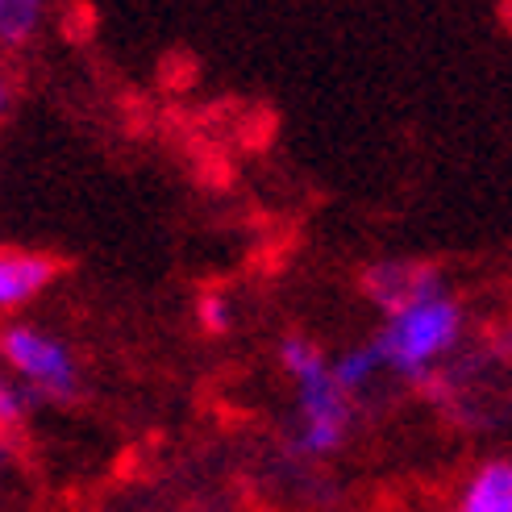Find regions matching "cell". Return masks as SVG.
<instances>
[{
    "instance_id": "obj_1",
    "label": "cell",
    "mask_w": 512,
    "mask_h": 512,
    "mask_svg": "<svg viewBox=\"0 0 512 512\" xmlns=\"http://www.w3.org/2000/svg\"><path fill=\"white\" fill-rule=\"evenodd\" d=\"M279 367L296 383V408H300L296 450L309 458L334 454L346 442V425H350V396L334 379V363L309 338H284L279 342Z\"/></svg>"
},
{
    "instance_id": "obj_2",
    "label": "cell",
    "mask_w": 512,
    "mask_h": 512,
    "mask_svg": "<svg viewBox=\"0 0 512 512\" xmlns=\"http://www.w3.org/2000/svg\"><path fill=\"white\" fill-rule=\"evenodd\" d=\"M458 334H463V309L450 300L446 288H438L388 313L375 346L383 354V363H388V371L404 379H421L433 371V363H442L458 346Z\"/></svg>"
},
{
    "instance_id": "obj_3",
    "label": "cell",
    "mask_w": 512,
    "mask_h": 512,
    "mask_svg": "<svg viewBox=\"0 0 512 512\" xmlns=\"http://www.w3.org/2000/svg\"><path fill=\"white\" fill-rule=\"evenodd\" d=\"M0 354L13 367V375L34 388L42 400H75L80 392V367H75L71 350L34 325H5L0 334Z\"/></svg>"
},
{
    "instance_id": "obj_4",
    "label": "cell",
    "mask_w": 512,
    "mask_h": 512,
    "mask_svg": "<svg viewBox=\"0 0 512 512\" xmlns=\"http://www.w3.org/2000/svg\"><path fill=\"white\" fill-rule=\"evenodd\" d=\"M59 275V263L34 250H5L0 254V309H21L30 304L50 279Z\"/></svg>"
},
{
    "instance_id": "obj_5",
    "label": "cell",
    "mask_w": 512,
    "mask_h": 512,
    "mask_svg": "<svg viewBox=\"0 0 512 512\" xmlns=\"http://www.w3.org/2000/svg\"><path fill=\"white\" fill-rule=\"evenodd\" d=\"M367 288H371L375 304H383L388 313H396V309H404L408 300L438 292V288H442V279H438V271H429V267L383 263V267H375V271L367 275Z\"/></svg>"
},
{
    "instance_id": "obj_6",
    "label": "cell",
    "mask_w": 512,
    "mask_h": 512,
    "mask_svg": "<svg viewBox=\"0 0 512 512\" xmlns=\"http://www.w3.org/2000/svg\"><path fill=\"white\" fill-rule=\"evenodd\" d=\"M463 508L467 512H512V463H483L467 492H463Z\"/></svg>"
},
{
    "instance_id": "obj_7",
    "label": "cell",
    "mask_w": 512,
    "mask_h": 512,
    "mask_svg": "<svg viewBox=\"0 0 512 512\" xmlns=\"http://www.w3.org/2000/svg\"><path fill=\"white\" fill-rule=\"evenodd\" d=\"M379 367H388V363H383V354H379L375 342H367V346H350L346 354L334 358V379L342 383V392H346V396H354V392H363L367 383L375 379Z\"/></svg>"
},
{
    "instance_id": "obj_8",
    "label": "cell",
    "mask_w": 512,
    "mask_h": 512,
    "mask_svg": "<svg viewBox=\"0 0 512 512\" xmlns=\"http://www.w3.org/2000/svg\"><path fill=\"white\" fill-rule=\"evenodd\" d=\"M46 13V0H0V42L21 46L38 34Z\"/></svg>"
},
{
    "instance_id": "obj_9",
    "label": "cell",
    "mask_w": 512,
    "mask_h": 512,
    "mask_svg": "<svg viewBox=\"0 0 512 512\" xmlns=\"http://www.w3.org/2000/svg\"><path fill=\"white\" fill-rule=\"evenodd\" d=\"M34 396H38L34 388H25V383L5 379V383H0V417H5V421H21Z\"/></svg>"
},
{
    "instance_id": "obj_10",
    "label": "cell",
    "mask_w": 512,
    "mask_h": 512,
    "mask_svg": "<svg viewBox=\"0 0 512 512\" xmlns=\"http://www.w3.org/2000/svg\"><path fill=\"white\" fill-rule=\"evenodd\" d=\"M200 321L209 334H225L229 321H234V313H229V300L221 292H204L200 296Z\"/></svg>"
},
{
    "instance_id": "obj_11",
    "label": "cell",
    "mask_w": 512,
    "mask_h": 512,
    "mask_svg": "<svg viewBox=\"0 0 512 512\" xmlns=\"http://www.w3.org/2000/svg\"><path fill=\"white\" fill-rule=\"evenodd\" d=\"M458 512H467V508H458Z\"/></svg>"
}]
</instances>
